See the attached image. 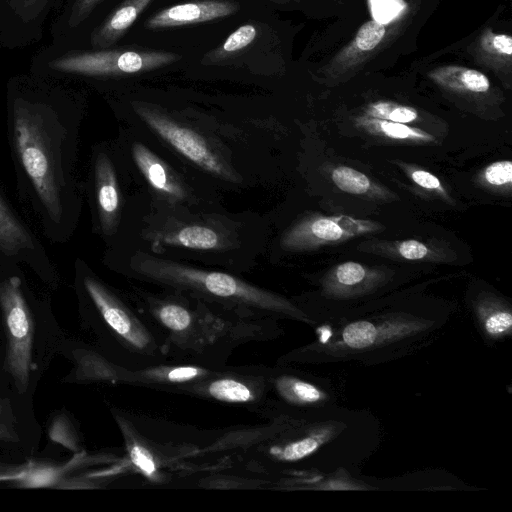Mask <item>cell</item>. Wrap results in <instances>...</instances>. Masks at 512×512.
I'll return each mask as SVG.
<instances>
[{
  "mask_svg": "<svg viewBox=\"0 0 512 512\" xmlns=\"http://www.w3.org/2000/svg\"><path fill=\"white\" fill-rule=\"evenodd\" d=\"M336 279L344 286H354L360 284L366 277L364 267L355 262H345L336 269Z\"/></svg>",
  "mask_w": 512,
  "mask_h": 512,
  "instance_id": "4dcf8cb0",
  "label": "cell"
},
{
  "mask_svg": "<svg viewBox=\"0 0 512 512\" xmlns=\"http://www.w3.org/2000/svg\"><path fill=\"white\" fill-rule=\"evenodd\" d=\"M138 117L174 152L212 177L235 181V174L212 144L193 128L148 105L134 103Z\"/></svg>",
  "mask_w": 512,
  "mask_h": 512,
  "instance_id": "8992f818",
  "label": "cell"
},
{
  "mask_svg": "<svg viewBox=\"0 0 512 512\" xmlns=\"http://www.w3.org/2000/svg\"><path fill=\"white\" fill-rule=\"evenodd\" d=\"M50 1L51 0H9V4L24 21H30L38 17L46 9Z\"/></svg>",
  "mask_w": 512,
  "mask_h": 512,
  "instance_id": "1f68e13d",
  "label": "cell"
},
{
  "mask_svg": "<svg viewBox=\"0 0 512 512\" xmlns=\"http://www.w3.org/2000/svg\"><path fill=\"white\" fill-rule=\"evenodd\" d=\"M14 141L19 159L50 216L61 215L59 183L52 143L39 108L16 101L13 116Z\"/></svg>",
  "mask_w": 512,
  "mask_h": 512,
  "instance_id": "5b68a950",
  "label": "cell"
},
{
  "mask_svg": "<svg viewBox=\"0 0 512 512\" xmlns=\"http://www.w3.org/2000/svg\"><path fill=\"white\" fill-rule=\"evenodd\" d=\"M128 266L135 277L229 316L258 321L288 317L309 322L308 316L286 298L229 273L200 269L146 251L134 252Z\"/></svg>",
  "mask_w": 512,
  "mask_h": 512,
  "instance_id": "6da1fadb",
  "label": "cell"
},
{
  "mask_svg": "<svg viewBox=\"0 0 512 512\" xmlns=\"http://www.w3.org/2000/svg\"><path fill=\"white\" fill-rule=\"evenodd\" d=\"M200 364L161 363L142 370L127 371L122 369L120 381L146 385L165 390L185 392L191 385L209 375L214 369Z\"/></svg>",
  "mask_w": 512,
  "mask_h": 512,
  "instance_id": "7c38bea8",
  "label": "cell"
},
{
  "mask_svg": "<svg viewBox=\"0 0 512 512\" xmlns=\"http://www.w3.org/2000/svg\"><path fill=\"white\" fill-rule=\"evenodd\" d=\"M481 327L487 336L496 338L510 333L512 315L503 308H492L480 312Z\"/></svg>",
  "mask_w": 512,
  "mask_h": 512,
  "instance_id": "4316f807",
  "label": "cell"
},
{
  "mask_svg": "<svg viewBox=\"0 0 512 512\" xmlns=\"http://www.w3.org/2000/svg\"><path fill=\"white\" fill-rule=\"evenodd\" d=\"M101 0H75L68 19L70 27L81 24Z\"/></svg>",
  "mask_w": 512,
  "mask_h": 512,
  "instance_id": "836d02e7",
  "label": "cell"
},
{
  "mask_svg": "<svg viewBox=\"0 0 512 512\" xmlns=\"http://www.w3.org/2000/svg\"><path fill=\"white\" fill-rule=\"evenodd\" d=\"M238 5L231 1L204 0L174 5L161 10L145 22L149 29L196 24L235 13Z\"/></svg>",
  "mask_w": 512,
  "mask_h": 512,
  "instance_id": "4fadbf2b",
  "label": "cell"
},
{
  "mask_svg": "<svg viewBox=\"0 0 512 512\" xmlns=\"http://www.w3.org/2000/svg\"><path fill=\"white\" fill-rule=\"evenodd\" d=\"M364 124L371 128H377L383 134L394 139H418L433 141L434 137L425 131L410 127L404 123L391 122L377 118L365 119Z\"/></svg>",
  "mask_w": 512,
  "mask_h": 512,
  "instance_id": "484cf974",
  "label": "cell"
},
{
  "mask_svg": "<svg viewBox=\"0 0 512 512\" xmlns=\"http://www.w3.org/2000/svg\"><path fill=\"white\" fill-rule=\"evenodd\" d=\"M31 247L30 235L0 197V249L13 255Z\"/></svg>",
  "mask_w": 512,
  "mask_h": 512,
  "instance_id": "603a6c76",
  "label": "cell"
},
{
  "mask_svg": "<svg viewBox=\"0 0 512 512\" xmlns=\"http://www.w3.org/2000/svg\"><path fill=\"white\" fill-rule=\"evenodd\" d=\"M428 76L434 83L450 91L484 93L490 88L485 74L463 66H440L431 70Z\"/></svg>",
  "mask_w": 512,
  "mask_h": 512,
  "instance_id": "ac0fdd59",
  "label": "cell"
},
{
  "mask_svg": "<svg viewBox=\"0 0 512 512\" xmlns=\"http://www.w3.org/2000/svg\"><path fill=\"white\" fill-rule=\"evenodd\" d=\"M48 435L52 441L75 453L81 451L76 430L65 415H58L52 420L48 428Z\"/></svg>",
  "mask_w": 512,
  "mask_h": 512,
  "instance_id": "f1b7e54d",
  "label": "cell"
},
{
  "mask_svg": "<svg viewBox=\"0 0 512 512\" xmlns=\"http://www.w3.org/2000/svg\"><path fill=\"white\" fill-rule=\"evenodd\" d=\"M256 33L255 27L251 24L240 26L226 39L221 52L233 53L242 50L254 41Z\"/></svg>",
  "mask_w": 512,
  "mask_h": 512,
  "instance_id": "f546056e",
  "label": "cell"
},
{
  "mask_svg": "<svg viewBox=\"0 0 512 512\" xmlns=\"http://www.w3.org/2000/svg\"><path fill=\"white\" fill-rule=\"evenodd\" d=\"M153 0H125L91 36L96 48H106L115 43L132 26L141 12Z\"/></svg>",
  "mask_w": 512,
  "mask_h": 512,
  "instance_id": "e0dca14e",
  "label": "cell"
},
{
  "mask_svg": "<svg viewBox=\"0 0 512 512\" xmlns=\"http://www.w3.org/2000/svg\"><path fill=\"white\" fill-rule=\"evenodd\" d=\"M88 462L89 460L84 451L78 452L71 460L64 464L31 461L26 475L16 481L15 484L24 488H54L60 480L66 477L68 472Z\"/></svg>",
  "mask_w": 512,
  "mask_h": 512,
  "instance_id": "d6986e66",
  "label": "cell"
},
{
  "mask_svg": "<svg viewBox=\"0 0 512 512\" xmlns=\"http://www.w3.org/2000/svg\"><path fill=\"white\" fill-rule=\"evenodd\" d=\"M387 28L376 20L362 24L354 38L328 63L326 73L337 76L361 64L383 42Z\"/></svg>",
  "mask_w": 512,
  "mask_h": 512,
  "instance_id": "9a60e30c",
  "label": "cell"
},
{
  "mask_svg": "<svg viewBox=\"0 0 512 512\" xmlns=\"http://www.w3.org/2000/svg\"><path fill=\"white\" fill-rule=\"evenodd\" d=\"M132 162L151 193L168 208H184L196 203L187 182L147 145L138 140L130 144Z\"/></svg>",
  "mask_w": 512,
  "mask_h": 512,
  "instance_id": "30bf717a",
  "label": "cell"
},
{
  "mask_svg": "<svg viewBox=\"0 0 512 512\" xmlns=\"http://www.w3.org/2000/svg\"><path fill=\"white\" fill-rule=\"evenodd\" d=\"M398 252L408 260H419L424 258L429 250L423 243L416 240L402 241L397 246Z\"/></svg>",
  "mask_w": 512,
  "mask_h": 512,
  "instance_id": "d590c367",
  "label": "cell"
},
{
  "mask_svg": "<svg viewBox=\"0 0 512 512\" xmlns=\"http://www.w3.org/2000/svg\"><path fill=\"white\" fill-rule=\"evenodd\" d=\"M168 295L141 296L139 311L164 339L168 356L196 359L215 366L210 358L246 337L256 336L255 320H244L220 313L208 305L171 291Z\"/></svg>",
  "mask_w": 512,
  "mask_h": 512,
  "instance_id": "7a4b0ae2",
  "label": "cell"
},
{
  "mask_svg": "<svg viewBox=\"0 0 512 512\" xmlns=\"http://www.w3.org/2000/svg\"><path fill=\"white\" fill-rule=\"evenodd\" d=\"M270 371L218 367L185 392L218 402L253 407L260 405L270 392Z\"/></svg>",
  "mask_w": 512,
  "mask_h": 512,
  "instance_id": "9c48e42d",
  "label": "cell"
},
{
  "mask_svg": "<svg viewBox=\"0 0 512 512\" xmlns=\"http://www.w3.org/2000/svg\"><path fill=\"white\" fill-rule=\"evenodd\" d=\"M367 114L372 118L404 124L413 122L418 117L417 111L412 107L387 101L370 104Z\"/></svg>",
  "mask_w": 512,
  "mask_h": 512,
  "instance_id": "d4e9b609",
  "label": "cell"
},
{
  "mask_svg": "<svg viewBox=\"0 0 512 512\" xmlns=\"http://www.w3.org/2000/svg\"><path fill=\"white\" fill-rule=\"evenodd\" d=\"M377 225L348 216L320 217L304 220L291 228L283 237L287 249L306 248L315 244L338 242L348 237L370 232Z\"/></svg>",
  "mask_w": 512,
  "mask_h": 512,
  "instance_id": "8fae6325",
  "label": "cell"
},
{
  "mask_svg": "<svg viewBox=\"0 0 512 512\" xmlns=\"http://www.w3.org/2000/svg\"><path fill=\"white\" fill-rule=\"evenodd\" d=\"M475 54L482 62L494 68L509 65L512 56V37L487 29L476 43Z\"/></svg>",
  "mask_w": 512,
  "mask_h": 512,
  "instance_id": "44dd1931",
  "label": "cell"
},
{
  "mask_svg": "<svg viewBox=\"0 0 512 512\" xmlns=\"http://www.w3.org/2000/svg\"><path fill=\"white\" fill-rule=\"evenodd\" d=\"M412 180L419 186L429 189L443 191L442 185L439 179L433 174L423 171L416 170L411 174Z\"/></svg>",
  "mask_w": 512,
  "mask_h": 512,
  "instance_id": "74e56055",
  "label": "cell"
},
{
  "mask_svg": "<svg viewBox=\"0 0 512 512\" xmlns=\"http://www.w3.org/2000/svg\"><path fill=\"white\" fill-rule=\"evenodd\" d=\"M0 441L17 442L19 437L14 429L9 409L0 399Z\"/></svg>",
  "mask_w": 512,
  "mask_h": 512,
  "instance_id": "e575fe53",
  "label": "cell"
},
{
  "mask_svg": "<svg viewBox=\"0 0 512 512\" xmlns=\"http://www.w3.org/2000/svg\"><path fill=\"white\" fill-rule=\"evenodd\" d=\"M485 179L492 185L510 184L512 181L511 161H498L488 166L484 172Z\"/></svg>",
  "mask_w": 512,
  "mask_h": 512,
  "instance_id": "d6a6232c",
  "label": "cell"
},
{
  "mask_svg": "<svg viewBox=\"0 0 512 512\" xmlns=\"http://www.w3.org/2000/svg\"><path fill=\"white\" fill-rule=\"evenodd\" d=\"M96 205L102 231L115 232L120 212L121 194L114 165L106 154H100L94 166Z\"/></svg>",
  "mask_w": 512,
  "mask_h": 512,
  "instance_id": "5bb4252c",
  "label": "cell"
},
{
  "mask_svg": "<svg viewBox=\"0 0 512 512\" xmlns=\"http://www.w3.org/2000/svg\"><path fill=\"white\" fill-rule=\"evenodd\" d=\"M332 180L339 189L351 194H363L370 188V180L363 173L345 166L333 170Z\"/></svg>",
  "mask_w": 512,
  "mask_h": 512,
  "instance_id": "83f0119b",
  "label": "cell"
},
{
  "mask_svg": "<svg viewBox=\"0 0 512 512\" xmlns=\"http://www.w3.org/2000/svg\"><path fill=\"white\" fill-rule=\"evenodd\" d=\"M269 382L270 391H274L279 400L294 407H312L325 399L319 387L292 374L271 370Z\"/></svg>",
  "mask_w": 512,
  "mask_h": 512,
  "instance_id": "2e32d148",
  "label": "cell"
},
{
  "mask_svg": "<svg viewBox=\"0 0 512 512\" xmlns=\"http://www.w3.org/2000/svg\"><path fill=\"white\" fill-rule=\"evenodd\" d=\"M179 55L159 51L104 50L71 52L49 62L50 68L88 76L128 75L169 65Z\"/></svg>",
  "mask_w": 512,
  "mask_h": 512,
  "instance_id": "ba28073f",
  "label": "cell"
},
{
  "mask_svg": "<svg viewBox=\"0 0 512 512\" xmlns=\"http://www.w3.org/2000/svg\"><path fill=\"white\" fill-rule=\"evenodd\" d=\"M0 307L7 337L5 370L11 375L19 393H24L32 368L34 325L18 276L0 283Z\"/></svg>",
  "mask_w": 512,
  "mask_h": 512,
  "instance_id": "52a82bcc",
  "label": "cell"
},
{
  "mask_svg": "<svg viewBox=\"0 0 512 512\" xmlns=\"http://www.w3.org/2000/svg\"><path fill=\"white\" fill-rule=\"evenodd\" d=\"M384 326L368 320L349 323L341 330L337 347L353 352L372 349L388 338L390 329Z\"/></svg>",
  "mask_w": 512,
  "mask_h": 512,
  "instance_id": "ffe728a7",
  "label": "cell"
},
{
  "mask_svg": "<svg viewBox=\"0 0 512 512\" xmlns=\"http://www.w3.org/2000/svg\"><path fill=\"white\" fill-rule=\"evenodd\" d=\"M118 423L124 435L132 463L147 477L155 478L158 466L157 460L150 448L143 444L141 440H137L134 432H129L123 423L120 421Z\"/></svg>",
  "mask_w": 512,
  "mask_h": 512,
  "instance_id": "cb8c5ba5",
  "label": "cell"
},
{
  "mask_svg": "<svg viewBox=\"0 0 512 512\" xmlns=\"http://www.w3.org/2000/svg\"><path fill=\"white\" fill-rule=\"evenodd\" d=\"M31 461L21 464V465H11L0 462V482L1 481H13L16 482L22 479L29 467Z\"/></svg>",
  "mask_w": 512,
  "mask_h": 512,
  "instance_id": "8d00e7d4",
  "label": "cell"
},
{
  "mask_svg": "<svg viewBox=\"0 0 512 512\" xmlns=\"http://www.w3.org/2000/svg\"><path fill=\"white\" fill-rule=\"evenodd\" d=\"M78 380L120 381L121 369L100 354L86 350L74 351Z\"/></svg>",
  "mask_w": 512,
  "mask_h": 512,
  "instance_id": "7402d4cb",
  "label": "cell"
},
{
  "mask_svg": "<svg viewBox=\"0 0 512 512\" xmlns=\"http://www.w3.org/2000/svg\"><path fill=\"white\" fill-rule=\"evenodd\" d=\"M84 289L119 353L118 367L135 371L167 362L164 339L139 312L99 280L83 279Z\"/></svg>",
  "mask_w": 512,
  "mask_h": 512,
  "instance_id": "3957f363",
  "label": "cell"
},
{
  "mask_svg": "<svg viewBox=\"0 0 512 512\" xmlns=\"http://www.w3.org/2000/svg\"><path fill=\"white\" fill-rule=\"evenodd\" d=\"M167 208L147 220L142 238L156 252L174 249L199 254L226 253L241 244L236 223L214 216H182L178 208ZM155 252V253H156Z\"/></svg>",
  "mask_w": 512,
  "mask_h": 512,
  "instance_id": "277c9868",
  "label": "cell"
}]
</instances>
